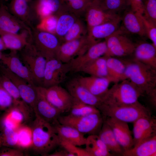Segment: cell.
<instances>
[{"label": "cell", "instance_id": "obj_45", "mask_svg": "<svg viewBox=\"0 0 156 156\" xmlns=\"http://www.w3.org/2000/svg\"><path fill=\"white\" fill-rule=\"evenodd\" d=\"M139 14L143 22L146 36L156 47V24L146 19L142 14Z\"/></svg>", "mask_w": 156, "mask_h": 156}, {"label": "cell", "instance_id": "obj_5", "mask_svg": "<svg viewBox=\"0 0 156 156\" xmlns=\"http://www.w3.org/2000/svg\"><path fill=\"white\" fill-rule=\"evenodd\" d=\"M20 51L19 57L29 69L35 86L42 87L47 59L30 41Z\"/></svg>", "mask_w": 156, "mask_h": 156}, {"label": "cell", "instance_id": "obj_13", "mask_svg": "<svg viewBox=\"0 0 156 156\" xmlns=\"http://www.w3.org/2000/svg\"><path fill=\"white\" fill-rule=\"evenodd\" d=\"M42 87L47 99L61 113L69 112L73 97L66 88L58 85L48 88Z\"/></svg>", "mask_w": 156, "mask_h": 156}, {"label": "cell", "instance_id": "obj_1", "mask_svg": "<svg viewBox=\"0 0 156 156\" xmlns=\"http://www.w3.org/2000/svg\"><path fill=\"white\" fill-rule=\"evenodd\" d=\"M35 115L30 128L33 148L37 154L47 156L60 146V139L54 125Z\"/></svg>", "mask_w": 156, "mask_h": 156}, {"label": "cell", "instance_id": "obj_47", "mask_svg": "<svg viewBox=\"0 0 156 156\" xmlns=\"http://www.w3.org/2000/svg\"><path fill=\"white\" fill-rule=\"evenodd\" d=\"M5 114L17 125L25 122L24 116L22 112L17 108L12 106L5 112Z\"/></svg>", "mask_w": 156, "mask_h": 156}, {"label": "cell", "instance_id": "obj_9", "mask_svg": "<svg viewBox=\"0 0 156 156\" xmlns=\"http://www.w3.org/2000/svg\"><path fill=\"white\" fill-rule=\"evenodd\" d=\"M69 72L68 63H63L56 57L47 60L42 87L60 85L66 80Z\"/></svg>", "mask_w": 156, "mask_h": 156}, {"label": "cell", "instance_id": "obj_32", "mask_svg": "<svg viewBox=\"0 0 156 156\" xmlns=\"http://www.w3.org/2000/svg\"><path fill=\"white\" fill-rule=\"evenodd\" d=\"M85 148L90 156H109L113 155L98 135H89L86 138Z\"/></svg>", "mask_w": 156, "mask_h": 156}, {"label": "cell", "instance_id": "obj_39", "mask_svg": "<svg viewBox=\"0 0 156 156\" xmlns=\"http://www.w3.org/2000/svg\"><path fill=\"white\" fill-rule=\"evenodd\" d=\"M3 146L15 148L18 146L17 129L7 127H0Z\"/></svg>", "mask_w": 156, "mask_h": 156}, {"label": "cell", "instance_id": "obj_4", "mask_svg": "<svg viewBox=\"0 0 156 156\" xmlns=\"http://www.w3.org/2000/svg\"><path fill=\"white\" fill-rule=\"evenodd\" d=\"M103 116L126 123H133L140 117L151 115L150 110L138 101L131 104L116 105L102 102L98 107Z\"/></svg>", "mask_w": 156, "mask_h": 156}, {"label": "cell", "instance_id": "obj_16", "mask_svg": "<svg viewBox=\"0 0 156 156\" xmlns=\"http://www.w3.org/2000/svg\"><path fill=\"white\" fill-rule=\"evenodd\" d=\"M104 120L111 128L117 141L124 151L134 146L133 138L128 123L103 116Z\"/></svg>", "mask_w": 156, "mask_h": 156}, {"label": "cell", "instance_id": "obj_30", "mask_svg": "<svg viewBox=\"0 0 156 156\" xmlns=\"http://www.w3.org/2000/svg\"><path fill=\"white\" fill-rule=\"evenodd\" d=\"M107 57V78L111 82L115 83L126 79V67L123 60L114 57Z\"/></svg>", "mask_w": 156, "mask_h": 156}, {"label": "cell", "instance_id": "obj_58", "mask_svg": "<svg viewBox=\"0 0 156 156\" xmlns=\"http://www.w3.org/2000/svg\"><path fill=\"white\" fill-rule=\"evenodd\" d=\"M1 55V54L0 53V58Z\"/></svg>", "mask_w": 156, "mask_h": 156}, {"label": "cell", "instance_id": "obj_33", "mask_svg": "<svg viewBox=\"0 0 156 156\" xmlns=\"http://www.w3.org/2000/svg\"><path fill=\"white\" fill-rule=\"evenodd\" d=\"M57 16V22L55 34L61 42L62 38L78 17L68 11L62 12Z\"/></svg>", "mask_w": 156, "mask_h": 156}, {"label": "cell", "instance_id": "obj_11", "mask_svg": "<svg viewBox=\"0 0 156 156\" xmlns=\"http://www.w3.org/2000/svg\"><path fill=\"white\" fill-rule=\"evenodd\" d=\"M105 40L92 44L83 54L72 59L68 63L70 72L75 73L80 72L85 66L101 57L105 56L107 52Z\"/></svg>", "mask_w": 156, "mask_h": 156}, {"label": "cell", "instance_id": "obj_59", "mask_svg": "<svg viewBox=\"0 0 156 156\" xmlns=\"http://www.w3.org/2000/svg\"><path fill=\"white\" fill-rule=\"evenodd\" d=\"M62 0L63 1H64V0Z\"/></svg>", "mask_w": 156, "mask_h": 156}, {"label": "cell", "instance_id": "obj_14", "mask_svg": "<svg viewBox=\"0 0 156 156\" xmlns=\"http://www.w3.org/2000/svg\"><path fill=\"white\" fill-rule=\"evenodd\" d=\"M36 88L37 96L33 109L35 114L53 125L58 122V118L62 113L47 99L42 86H36Z\"/></svg>", "mask_w": 156, "mask_h": 156}, {"label": "cell", "instance_id": "obj_17", "mask_svg": "<svg viewBox=\"0 0 156 156\" xmlns=\"http://www.w3.org/2000/svg\"><path fill=\"white\" fill-rule=\"evenodd\" d=\"M0 60L4 65L12 73L25 80L30 85L36 86L29 69L17 55L16 51H11L8 54H1Z\"/></svg>", "mask_w": 156, "mask_h": 156}, {"label": "cell", "instance_id": "obj_34", "mask_svg": "<svg viewBox=\"0 0 156 156\" xmlns=\"http://www.w3.org/2000/svg\"><path fill=\"white\" fill-rule=\"evenodd\" d=\"M107 57H100L84 67L81 70L90 76L107 77Z\"/></svg>", "mask_w": 156, "mask_h": 156}, {"label": "cell", "instance_id": "obj_27", "mask_svg": "<svg viewBox=\"0 0 156 156\" xmlns=\"http://www.w3.org/2000/svg\"><path fill=\"white\" fill-rule=\"evenodd\" d=\"M27 0H11L8 9L10 12L31 29L34 15Z\"/></svg>", "mask_w": 156, "mask_h": 156}, {"label": "cell", "instance_id": "obj_55", "mask_svg": "<svg viewBox=\"0 0 156 156\" xmlns=\"http://www.w3.org/2000/svg\"><path fill=\"white\" fill-rule=\"evenodd\" d=\"M9 0H0V2L4 3V2H7Z\"/></svg>", "mask_w": 156, "mask_h": 156}, {"label": "cell", "instance_id": "obj_37", "mask_svg": "<svg viewBox=\"0 0 156 156\" xmlns=\"http://www.w3.org/2000/svg\"><path fill=\"white\" fill-rule=\"evenodd\" d=\"M92 0H65L67 10L77 17L83 16L86 10Z\"/></svg>", "mask_w": 156, "mask_h": 156}, {"label": "cell", "instance_id": "obj_6", "mask_svg": "<svg viewBox=\"0 0 156 156\" xmlns=\"http://www.w3.org/2000/svg\"><path fill=\"white\" fill-rule=\"evenodd\" d=\"M60 124L72 127L84 134L98 135L104 121L103 116L100 112L83 116L70 114L60 116Z\"/></svg>", "mask_w": 156, "mask_h": 156}, {"label": "cell", "instance_id": "obj_31", "mask_svg": "<svg viewBox=\"0 0 156 156\" xmlns=\"http://www.w3.org/2000/svg\"><path fill=\"white\" fill-rule=\"evenodd\" d=\"M98 135L109 152L113 155H122L124 151L123 148L116 140L111 128L104 120Z\"/></svg>", "mask_w": 156, "mask_h": 156}, {"label": "cell", "instance_id": "obj_43", "mask_svg": "<svg viewBox=\"0 0 156 156\" xmlns=\"http://www.w3.org/2000/svg\"><path fill=\"white\" fill-rule=\"evenodd\" d=\"M18 130V146L27 147L32 145V134L31 129L22 127Z\"/></svg>", "mask_w": 156, "mask_h": 156}, {"label": "cell", "instance_id": "obj_3", "mask_svg": "<svg viewBox=\"0 0 156 156\" xmlns=\"http://www.w3.org/2000/svg\"><path fill=\"white\" fill-rule=\"evenodd\" d=\"M143 92L131 82L126 79L114 84L102 98V103L116 105L135 103Z\"/></svg>", "mask_w": 156, "mask_h": 156}, {"label": "cell", "instance_id": "obj_36", "mask_svg": "<svg viewBox=\"0 0 156 156\" xmlns=\"http://www.w3.org/2000/svg\"><path fill=\"white\" fill-rule=\"evenodd\" d=\"M96 107L89 105L73 98L69 114L74 116H83L100 112Z\"/></svg>", "mask_w": 156, "mask_h": 156}, {"label": "cell", "instance_id": "obj_57", "mask_svg": "<svg viewBox=\"0 0 156 156\" xmlns=\"http://www.w3.org/2000/svg\"><path fill=\"white\" fill-rule=\"evenodd\" d=\"M1 112L0 111V114H1Z\"/></svg>", "mask_w": 156, "mask_h": 156}, {"label": "cell", "instance_id": "obj_29", "mask_svg": "<svg viewBox=\"0 0 156 156\" xmlns=\"http://www.w3.org/2000/svg\"><path fill=\"white\" fill-rule=\"evenodd\" d=\"M124 156H155L156 135L140 142L131 148L124 151Z\"/></svg>", "mask_w": 156, "mask_h": 156}, {"label": "cell", "instance_id": "obj_44", "mask_svg": "<svg viewBox=\"0 0 156 156\" xmlns=\"http://www.w3.org/2000/svg\"><path fill=\"white\" fill-rule=\"evenodd\" d=\"M60 146L72 154L73 156H90L85 148H79L77 146L63 140L60 139Z\"/></svg>", "mask_w": 156, "mask_h": 156}, {"label": "cell", "instance_id": "obj_24", "mask_svg": "<svg viewBox=\"0 0 156 156\" xmlns=\"http://www.w3.org/2000/svg\"><path fill=\"white\" fill-rule=\"evenodd\" d=\"M80 83L94 95L102 98L109 89L110 80L107 77L92 76L77 77Z\"/></svg>", "mask_w": 156, "mask_h": 156}, {"label": "cell", "instance_id": "obj_21", "mask_svg": "<svg viewBox=\"0 0 156 156\" xmlns=\"http://www.w3.org/2000/svg\"><path fill=\"white\" fill-rule=\"evenodd\" d=\"M24 29H31L12 14L3 3L0 2V30L16 34Z\"/></svg>", "mask_w": 156, "mask_h": 156}, {"label": "cell", "instance_id": "obj_15", "mask_svg": "<svg viewBox=\"0 0 156 156\" xmlns=\"http://www.w3.org/2000/svg\"><path fill=\"white\" fill-rule=\"evenodd\" d=\"M119 15L105 10L99 3L93 1L86 8L83 17L88 31L94 26L111 21Z\"/></svg>", "mask_w": 156, "mask_h": 156}, {"label": "cell", "instance_id": "obj_18", "mask_svg": "<svg viewBox=\"0 0 156 156\" xmlns=\"http://www.w3.org/2000/svg\"><path fill=\"white\" fill-rule=\"evenodd\" d=\"M66 87L73 98L83 103L97 108L102 102L101 98L91 93L80 83L77 77L70 79L66 83Z\"/></svg>", "mask_w": 156, "mask_h": 156}, {"label": "cell", "instance_id": "obj_42", "mask_svg": "<svg viewBox=\"0 0 156 156\" xmlns=\"http://www.w3.org/2000/svg\"><path fill=\"white\" fill-rule=\"evenodd\" d=\"M143 3L142 14L148 20L156 24V0H145Z\"/></svg>", "mask_w": 156, "mask_h": 156}, {"label": "cell", "instance_id": "obj_48", "mask_svg": "<svg viewBox=\"0 0 156 156\" xmlns=\"http://www.w3.org/2000/svg\"><path fill=\"white\" fill-rule=\"evenodd\" d=\"M0 149V156H23V152L19 148L6 146Z\"/></svg>", "mask_w": 156, "mask_h": 156}, {"label": "cell", "instance_id": "obj_26", "mask_svg": "<svg viewBox=\"0 0 156 156\" xmlns=\"http://www.w3.org/2000/svg\"><path fill=\"white\" fill-rule=\"evenodd\" d=\"M134 59L156 69V47L152 43L141 42L136 46Z\"/></svg>", "mask_w": 156, "mask_h": 156}, {"label": "cell", "instance_id": "obj_20", "mask_svg": "<svg viewBox=\"0 0 156 156\" xmlns=\"http://www.w3.org/2000/svg\"><path fill=\"white\" fill-rule=\"evenodd\" d=\"M30 7L34 15L40 20L52 15L57 16L68 11L62 0H35Z\"/></svg>", "mask_w": 156, "mask_h": 156}, {"label": "cell", "instance_id": "obj_2", "mask_svg": "<svg viewBox=\"0 0 156 156\" xmlns=\"http://www.w3.org/2000/svg\"><path fill=\"white\" fill-rule=\"evenodd\" d=\"M123 61L125 65L126 79L131 82L144 94L147 95L156 89V68L134 59Z\"/></svg>", "mask_w": 156, "mask_h": 156}, {"label": "cell", "instance_id": "obj_52", "mask_svg": "<svg viewBox=\"0 0 156 156\" xmlns=\"http://www.w3.org/2000/svg\"><path fill=\"white\" fill-rule=\"evenodd\" d=\"M6 49L3 42L0 37V52Z\"/></svg>", "mask_w": 156, "mask_h": 156}, {"label": "cell", "instance_id": "obj_54", "mask_svg": "<svg viewBox=\"0 0 156 156\" xmlns=\"http://www.w3.org/2000/svg\"><path fill=\"white\" fill-rule=\"evenodd\" d=\"M93 1H95L99 3H100L104 0H92Z\"/></svg>", "mask_w": 156, "mask_h": 156}, {"label": "cell", "instance_id": "obj_56", "mask_svg": "<svg viewBox=\"0 0 156 156\" xmlns=\"http://www.w3.org/2000/svg\"><path fill=\"white\" fill-rule=\"evenodd\" d=\"M27 2L29 3V2H30V1H31V0H27Z\"/></svg>", "mask_w": 156, "mask_h": 156}, {"label": "cell", "instance_id": "obj_53", "mask_svg": "<svg viewBox=\"0 0 156 156\" xmlns=\"http://www.w3.org/2000/svg\"><path fill=\"white\" fill-rule=\"evenodd\" d=\"M3 146L2 139L1 133L0 132V149Z\"/></svg>", "mask_w": 156, "mask_h": 156}, {"label": "cell", "instance_id": "obj_50", "mask_svg": "<svg viewBox=\"0 0 156 156\" xmlns=\"http://www.w3.org/2000/svg\"><path fill=\"white\" fill-rule=\"evenodd\" d=\"M48 156H73V155L69 153L63 148V149L56 151L53 153L49 154Z\"/></svg>", "mask_w": 156, "mask_h": 156}, {"label": "cell", "instance_id": "obj_60", "mask_svg": "<svg viewBox=\"0 0 156 156\" xmlns=\"http://www.w3.org/2000/svg\"></svg>", "mask_w": 156, "mask_h": 156}, {"label": "cell", "instance_id": "obj_46", "mask_svg": "<svg viewBox=\"0 0 156 156\" xmlns=\"http://www.w3.org/2000/svg\"><path fill=\"white\" fill-rule=\"evenodd\" d=\"M13 105V98L0 83V111H6Z\"/></svg>", "mask_w": 156, "mask_h": 156}, {"label": "cell", "instance_id": "obj_28", "mask_svg": "<svg viewBox=\"0 0 156 156\" xmlns=\"http://www.w3.org/2000/svg\"><path fill=\"white\" fill-rule=\"evenodd\" d=\"M55 126L60 139L71 143L77 146L85 145L86 138L85 134L75 128L59 122L53 125Z\"/></svg>", "mask_w": 156, "mask_h": 156}, {"label": "cell", "instance_id": "obj_22", "mask_svg": "<svg viewBox=\"0 0 156 156\" xmlns=\"http://www.w3.org/2000/svg\"><path fill=\"white\" fill-rule=\"evenodd\" d=\"M121 16L94 26L88 31L87 35L90 41L94 43L100 40H105L120 27Z\"/></svg>", "mask_w": 156, "mask_h": 156}, {"label": "cell", "instance_id": "obj_8", "mask_svg": "<svg viewBox=\"0 0 156 156\" xmlns=\"http://www.w3.org/2000/svg\"><path fill=\"white\" fill-rule=\"evenodd\" d=\"M121 27L105 40L107 47L106 57H123L132 55L136 44Z\"/></svg>", "mask_w": 156, "mask_h": 156}, {"label": "cell", "instance_id": "obj_7", "mask_svg": "<svg viewBox=\"0 0 156 156\" xmlns=\"http://www.w3.org/2000/svg\"><path fill=\"white\" fill-rule=\"evenodd\" d=\"M30 41L47 60L56 57L57 50L62 43L55 34L34 27L31 29Z\"/></svg>", "mask_w": 156, "mask_h": 156}, {"label": "cell", "instance_id": "obj_41", "mask_svg": "<svg viewBox=\"0 0 156 156\" xmlns=\"http://www.w3.org/2000/svg\"><path fill=\"white\" fill-rule=\"evenodd\" d=\"M57 16L52 15L40 20L36 28L39 30L55 34L57 22Z\"/></svg>", "mask_w": 156, "mask_h": 156}, {"label": "cell", "instance_id": "obj_12", "mask_svg": "<svg viewBox=\"0 0 156 156\" xmlns=\"http://www.w3.org/2000/svg\"><path fill=\"white\" fill-rule=\"evenodd\" d=\"M0 71L13 82L18 89L22 99L33 110L37 96L36 86L30 85L4 65H0Z\"/></svg>", "mask_w": 156, "mask_h": 156}, {"label": "cell", "instance_id": "obj_19", "mask_svg": "<svg viewBox=\"0 0 156 156\" xmlns=\"http://www.w3.org/2000/svg\"><path fill=\"white\" fill-rule=\"evenodd\" d=\"M134 146L156 135V120L151 115L145 116L133 123Z\"/></svg>", "mask_w": 156, "mask_h": 156}, {"label": "cell", "instance_id": "obj_10", "mask_svg": "<svg viewBox=\"0 0 156 156\" xmlns=\"http://www.w3.org/2000/svg\"><path fill=\"white\" fill-rule=\"evenodd\" d=\"M92 44L87 35L62 42L58 48L56 57L63 63H68L74 58L84 53Z\"/></svg>", "mask_w": 156, "mask_h": 156}, {"label": "cell", "instance_id": "obj_51", "mask_svg": "<svg viewBox=\"0 0 156 156\" xmlns=\"http://www.w3.org/2000/svg\"><path fill=\"white\" fill-rule=\"evenodd\" d=\"M150 104L154 108L156 106V89L147 95Z\"/></svg>", "mask_w": 156, "mask_h": 156}, {"label": "cell", "instance_id": "obj_25", "mask_svg": "<svg viewBox=\"0 0 156 156\" xmlns=\"http://www.w3.org/2000/svg\"><path fill=\"white\" fill-rule=\"evenodd\" d=\"M31 29H24L20 33H11L0 30V37L6 49L11 51H20L29 42Z\"/></svg>", "mask_w": 156, "mask_h": 156}, {"label": "cell", "instance_id": "obj_35", "mask_svg": "<svg viewBox=\"0 0 156 156\" xmlns=\"http://www.w3.org/2000/svg\"><path fill=\"white\" fill-rule=\"evenodd\" d=\"M87 29L84 21L81 18H78L67 34L62 39V43L85 36L87 35Z\"/></svg>", "mask_w": 156, "mask_h": 156}, {"label": "cell", "instance_id": "obj_23", "mask_svg": "<svg viewBox=\"0 0 156 156\" xmlns=\"http://www.w3.org/2000/svg\"><path fill=\"white\" fill-rule=\"evenodd\" d=\"M121 16L123 25L121 28L126 33L138 35L140 37L146 36L142 20L139 13L132 10L130 7L123 12Z\"/></svg>", "mask_w": 156, "mask_h": 156}, {"label": "cell", "instance_id": "obj_49", "mask_svg": "<svg viewBox=\"0 0 156 156\" xmlns=\"http://www.w3.org/2000/svg\"><path fill=\"white\" fill-rule=\"evenodd\" d=\"M130 7L135 12L142 14L143 10V0H129Z\"/></svg>", "mask_w": 156, "mask_h": 156}, {"label": "cell", "instance_id": "obj_38", "mask_svg": "<svg viewBox=\"0 0 156 156\" xmlns=\"http://www.w3.org/2000/svg\"><path fill=\"white\" fill-rule=\"evenodd\" d=\"M99 3L105 10L119 14L130 7L129 0H104Z\"/></svg>", "mask_w": 156, "mask_h": 156}, {"label": "cell", "instance_id": "obj_40", "mask_svg": "<svg viewBox=\"0 0 156 156\" xmlns=\"http://www.w3.org/2000/svg\"><path fill=\"white\" fill-rule=\"evenodd\" d=\"M0 83L12 96L13 103L18 102L22 99L17 88L13 82L7 77L1 73L0 75Z\"/></svg>", "mask_w": 156, "mask_h": 156}]
</instances>
